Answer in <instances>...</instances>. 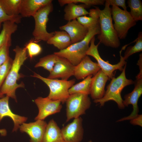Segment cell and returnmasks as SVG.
<instances>
[{"mask_svg":"<svg viewBox=\"0 0 142 142\" xmlns=\"http://www.w3.org/2000/svg\"><path fill=\"white\" fill-rule=\"evenodd\" d=\"M15 53V57L13 60L9 71L0 88V92L2 94L6 95L17 102L16 95L17 89L24 88V85L23 82L20 84L17 82L23 75L19 73L21 66L27 59V52L26 48L16 46L13 50Z\"/></svg>","mask_w":142,"mask_h":142,"instance_id":"1","label":"cell"},{"mask_svg":"<svg viewBox=\"0 0 142 142\" xmlns=\"http://www.w3.org/2000/svg\"><path fill=\"white\" fill-rule=\"evenodd\" d=\"M105 3L104 8L102 10L95 7L98 12L100 28L97 38L100 43L106 46L118 48L120 45V42L113 23L111 8L106 0Z\"/></svg>","mask_w":142,"mask_h":142,"instance_id":"2","label":"cell"},{"mask_svg":"<svg viewBox=\"0 0 142 142\" xmlns=\"http://www.w3.org/2000/svg\"><path fill=\"white\" fill-rule=\"evenodd\" d=\"M100 31L99 22L88 29L87 35L82 40L72 44L64 49L54 53L59 57L66 59L75 66L87 55L86 53L89 48L91 40L95 35L99 34Z\"/></svg>","mask_w":142,"mask_h":142,"instance_id":"3","label":"cell"},{"mask_svg":"<svg viewBox=\"0 0 142 142\" xmlns=\"http://www.w3.org/2000/svg\"><path fill=\"white\" fill-rule=\"evenodd\" d=\"M126 67V64L124 66L121 73L116 78L114 77L111 79L110 83L107 87L103 97L100 99L94 100V103L99 104L101 107L104 106L106 102L113 100L117 103L119 109L124 108L121 92L125 87L134 84V82L131 79L126 78L125 73Z\"/></svg>","mask_w":142,"mask_h":142,"instance_id":"4","label":"cell"},{"mask_svg":"<svg viewBox=\"0 0 142 142\" xmlns=\"http://www.w3.org/2000/svg\"><path fill=\"white\" fill-rule=\"evenodd\" d=\"M32 76L41 80L48 86L49 89V93L47 97L48 98L59 100L62 104L65 102L70 95L69 90L75 82L74 79L65 80L50 79L43 77L36 73Z\"/></svg>","mask_w":142,"mask_h":142,"instance_id":"5","label":"cell"},{"mask_svg":"<svg viewBox=\"0 0 142 142\" xmlns=\"http://www.w3.org/2000/svg\"><path fill=\"white\" fill-rule=\"evenodd\" d=\"M53 8L52 2L39 9L33 16L35 27L32 34L35 40L47 42L54 36V32L49 33L47 30L48 16L53 11Z\"/></svg>","mask_w":142,"mask_h":142,"instance_id":"6","label":"cell"},{"mask_svg":"<svg viewBox=\"0 0 142 142\" xmlns=\"http://www.w3.org/2000/svg\"><path fill=\"white\" fill-rule=\"evenodd\" d=\"M65 103L67 122L85 114L91 104L88 95L80 93L70 94Z\"/></svg>","mask_w":142,"mask_h":142,"instance_id":"7","label":"cell"},{"mask_svg":"<svg viewBox=\"0 0 142 142\" xmlns=\"http://www.w3.org/2000/svg\"><path fill=\"white\" fill-rule=\"evenodd\" d=\"M111 13L114 22L113 26L119 39H125L129 29L136 24V21L129 12L119 7L112 6Z\"/></svg>","mask_w":142,"mask_h":142,"instance_id":"8","label":"cell"},{"mask_svg":"<svg viewBox=\"0 0 142 142\" xmlns=\"http://www.w3.org/2000/svg\"><path fill=\"white\" fill-rule=\"evenodd\" d=\"M95 38L94 37L91 40L90 43V45L86 52V55H90L94 58L97 61L101 69L111 79L114 75V71L119 70L122 71L124 67L126 64V62L121 55L122 50L120 52V59L119 62L115 64H110L107 61H105L100 57L98 50V47L100 43L99 42L97 45H95Z\"/></svg>","mask_w":142,"mask_h":142,"instance_id":"9","label":"cell"},{"mask_svg":"<svg viewBox=\"0 0 142 142\" xmlns=\"http://www.w3.org/2000/svg\"><path fill=\"white\" fill-rule=\"evenodd\" d=\"M134 84L135 87L133 90L124 96V99L123 101V104L125 107L128 106L130 104L132 105L133 110L129 115L121 118L117 120V122L130 120L138 114V101L142 94V72L139 71L136 77V79Z\"/></svg>","mask_w":142,"mask_h":142,"instance_id":"10","label":"cell"},{"mask_svg":"<svg viewBox=\"0 0 142 142\" xmlns=\"http://www.w3.org/2000/svg\"><path fill=\"white\" fill-rule=\"evenodd\" d=\"M34 101L38 109V114L34 119L36 120H44L48 116L60 112L62 107L60 101L52 100L47 97H39Z\"/></svg>","mask_w":142,"mask_h":142,"instance_id":"11","label":"cell"},{"mask_svg":"<svg viewBox=\"0 0 142 142\" xmlns=\"http://www.w3.org/2000/svg\"><path fill=\"white\" fill-rule=\"evenodd\" d=\"M83 119L81 117L74 119L71 123L61 129L64 142H80L84 133Z\"/></svg>","mask_w":142,"mask_h":142,"instance_id":"12","label":"cell"},{"mask_svg":"<svg viewBox=\"0 0 142 142\" xmlns=\"http://www.w3.org/2000/svg\"><path fill=\"white\" fill-rule=\"evenodd\" d=\"M47 124L44 120H38L29 123H24L19 129L21 132L28 134L30 138V142H43Z\"/></svg>","mask_w":142,"mask_h":142,"instance_id":"13","label":"cell"},{"mask_svg":"<svg viewBox=\"0 0 142 142\" xmlns=\"http://www.w3.org/2000/svg\"><path fill=\"white\" fill-rule=\"evenodd\" d=\"M75 66L66 59L59 57L53 69L47 78L50 79L61 78L67 80L74 75Z\"/></svg>","mask_w":142,"mask_h":142,"instance_id":"14","label":"cell"},{"mask_svg":"<svg viewBox=\"0 0 142 142\" xmlns=\"http://www.w3.org/2000/svg\"><path fill=\"white\" fill-rule=\"evenodd\" d=\"M100 69L97 63L93 62L87 55L75 66L74 75L78 80L84 79L89 75L94 76Z\"/></svg>","mask_w":142,"mask_h":142,"instance_id":"15","label":"cell"},{"mask_svg":"<svg viewBox=\"0 0 142 142\" xmlns=\"http://www.w3.org/2000/svg\"><path fill=\"white\" fill-rule=\"evenodd\" d=\"M59 29L67 32L69 35L72 44L80 41L86 36L88 29L77 20L68 21L65 25L60 26Z\"/></svg>","mask_w":142,"mask_h":142,"instance_id":"16","label":"cell"},{"mask_svg":"<svg viewBox=\"0 0 142 142\" xmlns=\"http://www.w3.org/2000/svg\"><path fill=\"white\" fill-rule=\"evenodd\" d=\"M9 97L6 96L0 99V122L5 117L10 118L14 123L12 131H16L20 126L27 121V118L15 114L12 111L9 105Z\"/></svg>","mask_w":142,"mask_h":142,"instance_id":"17","label":"cell"},{"mask_svg":"<svg viewBox=\"0 0 142 142\" xmlns=\"http://www.w3.org/2000/svg\"><path fill=\"white\" fill-rule=\"evenodd\" d=\"M109 79L101 69L93 77L90 94L92 99H98L103 97L105 85Z\"/></svg>","mask_w":142,"mask_h":142,"instance_id":"18","label":"cell"},{"mask_svg":"<svg viewBox=\"0 0 142 142\" xmlns=\"http://www.w3.org/2000/svg\"><path fill=\"white\" fill-rule=\"evenodd\" d=\"M52 0H22L20 15L22 17H33L37 12Z\"/></svg>","mask_w":142,"mask_h":142,"instance_id":"19","label":"cell"},{"mask_svg":"<svg viewBox=\"0 0 142 142\" xmlns=\"http://www.w3.org/2000/svg\"><path fill=\"white\" fill-rule=\"evenodd\" d=\"M65 6L64 12V19L69 21L77 19L81 16L89 14V12L85 9L90 7L84 4H77L73 3H69Z\"/></svg>","mask_w":142,"mask_h":142,"instance_id":"20","label":"cell"},{"mask_svg":"<svg viewBox=\"0 0 142 142\" xmlns=\"http://www.w3.org/2000/svg\"><path fill=\"white\" fill-rule=\"evenodd\" d=\"M43 142H64L61 129L53 119L47 124Z\"/></svg>","mask_w":142,"mask_h":142,"instance_id":"21","label":"cell"},{"mask_svg":"<svg viewBox=\"0 0 142 142\" xmlns=\"http://www.w3.org/2000/svg\"><path fill=\"white\" fill-rule=\"evenodd\" d=\"M47 42L49 44L53 45L59 50L66 49L72 44L68 34L62 30L54 31V36Z\"/></svg>","mask_w":142,"mask_h":142,"instance_id":"22","label":"cell"},{"mask_svg":"<svg viewBox=\"0 0 142 142\" xmlns=\"http://www.w3.org/2000/svg\"><path fill=\"white\" fill-rule=\"evenodd\" d=\"M22 0H0V4L8 15L17 16L20 14Z\"/></svg>","mask_w":142,"mask_h":142,"instance_id":"23","label":"cell"},{"mask_svg":"<svg viewBox=\"0 0 142 142\" xmlns=\"http://www.w3.org/2000/svg\"><path fill=\"white\" fill-rule=\"evenodd\" d=\"M93 75H89L81 82L73 85L69 90V94L80 93L89 95Z\"/></svg>","mask_w":142,"mask_h":142,"instance_id":"24","label":"cell"},{"mask_svg":"<svg viewBox=\"0 0 142 142\" xmlns=\"http://www.w3.org/2000/svg\"><path fill=\"white\" fill-rule=\"evenodd\" d=\"M89 15V16H84L77 19L80 24L88 29L99 23L98 12L96 9H90Z\"/></svg>","mask_w":142,"mask_h":142,"instance_id":"25","label":"cell"},{"mask_svg":"<svg viewBox=\"0 0 142 142\" xmlns=\"http://www.w3.org/2000/svg\"><path fill=\"white\" fill-rule=\"evenodd\" d=\"M2 28L0 33V48L5 43L12 35L17 30V24L9 21L4 22Z\"/></svg>","mask_w":142,"mask_h":142,"instance_id":"26","label":"cell"},{"mask_svg":"<svg viewBox=\"0 0 142 142\" xmlns=\"http://www.w3.org/2000/svg\"><path fill=\"white\" fill-rule=\"evenodd\" d=\"M59 57L54 53L41 58L34 66L35 68L42 67L50 72L57 61Z\"/></svg>","mask_w":142,"mask_h":142,"instance_id":"27","label":"cell"},{"mask_svg":"<svg viewBox=\"0 0 142 142\" xmlns=\"http://www.w3.org/2000/svg\"><path fill=\"white\" fill-rule=\"evenodd\" d=\"M128 6L130 9V14L136 21L142 20V3L140 0H128Z\"/></svg>","mask_w":142,"mask_h":142,"instance_id":"28","label":"cell"},{"mask_svg":"<svg viewBox=\"0 0 142 142\" xmlns=\"http://www.w3.org/2000/svg\"><path fill=\"white\" fill-rule=\"evenodd\" d=\"M136 43L133 46L128 47L124 53L123 59L125 60L132 55L142 51V33H139L138 37L135 40Z\"/></svg>","mask_w":142,"mask_h":142,"instance_id":"29","label":"cell"},{"mask_svg":"<svg viewBox=\"0 0 142 142\" xmlns=\"http://www.w3.org/2000/svg\"><path fill=\"white\" fill-rule=\"evenodd\" d=\"M58 2L61 6L69 3L76 4L78 3L83 4L90 7L93 5H104L105 0H58Z\"/></svg>","mask_w":142,"mask_h":142,"instance_id":"30","label":"cell"},{"mask_svg":"<svg viewBox=\"0 0 142 142\" xmlns=\"http://www.w3.org/2000/svg\"><path fill=\"white\" fill-rule=\"evenodd\" d=\"M11 45V38L10 37L0 48V66L9 58V49Z\"/></svg>","mask_w":142,"mask_h":142,"instance_id":"31","label":"cell"},{"mask_svg":"<svg viewBox=\"0 0 142 142\" xmlns=\"http://www.w3.org/2000/svg\"><path fill=\"white\" fill-rule=\"evenodd\" d=\"M27 53L31 59L39 54L42 50L41 46L33 41H30L25 45Z\"/></svg>","mask_w":142,"mask_h":142,"instance_id":"32","label":"cell"},{"mask_svg":"<svg viewBox=\"0 0 142 142\" xmlns=\"http://www.w3.org/2000/svg\"><path fill=\"white\" fill-rule=\"evenodd\" d=\"M22 18L20 15L17 16H10L4 12L0 4V29L2 24L4 22L9 21L16 24L21 22Z\"/></svg>","mask_w":142,"mask_h":142,"instance_id":"33","label":"cell"},{"mask_svg":"<svg viewBox=\"0 0 142 142\" xmlns=\"http://www.w3.org/2000/svg\"><path fill=\"white\" fill-rule=\"evenodd\" d=\"M13 61V60L10 57L0 66V88L9 71Z\"/></svg>","mask_w":142,"mask_h":142,"instance_id":"34","label":"cell"},{"mask_svg":"<svg viewBox=\"0 0 142 142\" xmlns=\"http://www.w3.org/2000/svg\"><path fill=\"white\" fill-rule=\"evenodd\" d=\"M110 6H115L122 7L123 10H127L125 0H106Z\"/></svg>","mask_w":142,"mask_h":142,"instance_id":"35","label":"cell"},{"mask_svg":"<svg viewBox=\"0 0 142 142\" xmlns=\"http://www.w3.org/2000/svg\"><path fill=\"white\" fill-rule=\"evenodd\" d=\"M130 123L133 125L142 126V115H139L135 117L130 120Z\"/></svg>","mask_w":142,"mask_h":142,"instance_id":"36","label":"cell"},{"mask_svg":"<svg viewBox=\"0 0 142 142\" xmlns=\"http://www.w3.org/2000/svg\"><path fill=\"white\" fill-rule=\"evenodd\" d=\"M0 134L2 136H6L7 134L6 130L4 129H0Z\"/></svg>","mask_w":142,"mask_h":142,"instance_id":"37","label":"cell"},{"mask_svg":"<svg viewBox=\"0 0 142 142\" xmlns=\"http://www.w3.org/2000/svg\"><path fill=\"white\" fill-rule=\"evenodd\" d=\"M4 96V95H3L0 92V98H2Z\"/></svg>","mask_w":142,"mask_h":142,"instance_id":"38","label":"cell"},{"mask_svg":"<svg viewBox=\"0 0 142 142\" xmlns=\"http://www.w3.org/2000/svg\"><path fill=\"white\" fill-rule=\"evenodd\" d=\"M88 142H92V141L91 140L89 141Z\"/></svg>","mask_w":142,"mask_h":142,"instance_id":"39","label":"cell"}]
</instances>
